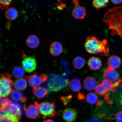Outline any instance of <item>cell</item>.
Here are the masks:
<instances>
[{
    "instance_id": "1",
    "label": "cell",
    "mask_w": 122,
    "mask_h": 122,
    "mask_svg": "<svg viewBox=\"0 0 122 122\" xmlns=\"http://www.w3.org/2000/svg\"><path fill=\"white\" fill-rule=\"evenodd\" d=\"M102 20L111 30L112 36L118 35L122 39V6L109 9L104 15Z\"/></svg>"
},
{
    "instance_id": "2",
    "label": "cell",
    "mask_w": 122,
    "mask_h": 122,
    "mask_svg": "<svg viewBox=\"0 0 122 122\" xmlns=\"http://www.w3.org/2000/svg\"><path fill=\"white\" fill-rule=\"evenodd\" d=\"M84 46L86 51L91 54L100 53L102 56H107L109 54L110 50L106 39L101 41L95 36H88Z\"/></svg>"
},
{
    "instance_id": "3",
    "label": "cell",
    "mask_w": 122,
    "mask_h": 122,
    "mask_svg": "<svg viewBox=\"0 0 122 122\" xmlns=\"http://www.w3.org/2000/svg\"><path fill=\"white\" fill-rule=\"evenodd\" d=\"M12 76L10 73L6 72L0 74V98L6 97L11 93L12 87L14 83L11 80Z\"/></svg>"
},
{
    "instance_id": "4",
    "label": "cell",
    "mask_w": 122,
    "mask_h": 122,
    "mask_svg": "<svg viewBox=\"0 0 122 122\" xmlns=\"http://www.w3.org/2000/svg\"><path fill=\"white\" fill-rule=\"evenodd\" d=\"M34 103L39 110V113L44 118L57 116V113L55 110L56 106L55 103L48 102L40 103L35 102Z\"/></svg>"
},
{
    "instance_id": "5",
    "label": "cell",
    "mask_w": 122,
    "mask_h": 122,
    "mask_svg": "<svg viewBox=\"0 0 122 122\" xmlns=\"http://www.w3.org/2000/svg\"><path fill=\"white\" fill-rule=\"evenodd\" d=\"M53 77L52 80L50 81L48 85L50 90L56 91L60 90L69 83L68 79H66L61 76L54 75Z\"/></svg>"
},
{
    "instance_id": "6",
    "label": "cell",
    "mask_w": 122,
    "mask_h": 122,
    "mask_svg": "<svg viewBox=\"0 0 122 122\" xmlns=\"http://www.w3.org/2000/svg\"><path fill=\"white\" fill-rule=\"evenodd\" d=\"M103 76L106 80L110 81L113 83L115 88L122 86L121 85L122 80L120 78L119 73L115 69L108 67L104 71Z\"/></svg>"
},
{
    "instance_id": "7",
    "label": "cell",
    "mask_w": 122,
    "mask_h": 122,
    "mask_svg": "<svg viewBox=\"0 0 122 122\" xmlns=\"http://www.w3.org/2000/svg\"><path fill=\"white\" fill-rule=\"evenodd\" d=\"M28 80L29 85L33 88L38 87L44 83L47 79V76L45 74L38 75L36 73L29 76H24Z\"/></svg>"
},
{
    "instance_id": "8",
    "label": "cell",
    "mask_w": 122,
    "mask_h": 122,
    "mask_svg": "<svg viewBox=\"0 0 122 122\" xmlns=\"http://www.w3.org/2000/svg\"><path fill=\"white\" fill-rule=\"evenodd\" d=\"M72 1L74 5L72 11L73 16L76 19H84L86 15V10L85 8L80 5L79 0H72Z\"/></svg>"
},
{
    "instance_id": "9",
    "label": "cell",
    "mask_w": 122,
    "mask_h": 122,
    "mask_svg": "<svg viewBox=\"0 0 122 122\" xmlns=\"http://www.w3.org/2000/svg\"><path fill=\"white\" fill-rule=\"evenodd\" d=\"M8 112L13 115L21 117L22 113V108L21 105L19 103L11 102L5 108L3 113Z\"/></svg>"
},
{
    "instance_id": "10",
    "label": "cell",
    "mask_w": 122,
    "mask_h": 122,
    "mask_svg": "<svg viewBox=\"0 0 122 122\" xmlns=\"http://www.w3.org/2000/svg\"><path fill=\"white\" fill-rule=\"evenodd\" d=\"M22 64L24 70L26 72L29 73L33 72L36 70L37 65L36 59L31 57L25 58L23 60Z\"/></svg>"
},
{
    "instance_id": "11",
    "label": "cell",
    "mask_w": 122,
    "mask_h": 122,
    "mask_svg": "<svg viewBox=\"0 0 122 122\" xmlns=\"http://www.w3.org/2000/svg\"><path fill=\"white\" fill-rule=\"evenodd\" d=\"M77 116V112L73 108L66 109L62 113V117L64 120L67 122H74L76 120Z\"/></svg>"
},
{
    "instance_id": "12",
    "label": "cell",
    "mask_w": 122,
    "mask_h": 122,
    "mask_svg": "<svg viewBox=\"0 0 122 122\" xmlns=\"http://www.w3.org/2000/svg\"><path fill=\"white\" fill-rule=\"evenodd\" d=\"M39 110L36 105H30L25 110V114L28 118L36 120L39 116Z\"/></svg>"
},
{
    "instance_id": "13",
    "label": "cell",
    "mask_w": 122,
    "mask_h": 122,
    "mask_svg": "<svg viewBox=\"0 0 122 122\" xmlns=\"http://www.w3.org/2000/svg\"><path fill=\"white\" fill-rule=\"evenodd\" d=\"M97 81L95 78L87 77L83 81V84L85 89L88 91L93 90L97 86Z\"/></svg>"
},
{
    "instance_id": "14",
    "label": "cell",
    "mask_w": 122,
    "mask_h": 122,
    "mask_svg": "<svg viewBox=\"0 0 122 122\" xmlns=\"http://www.w3.org/2000/svg\"><path fill=\"white\" fill-rule=\"evenodd\" d=\"M21 117L13 115L8 112L1 113L0 122H20Z\"/></svg>"
},
{
    "instance_id": "15",
    "label": "cell",
    "mask_w": 122,
    "mask_h": 122,
    "mask_svg": "<svg viewBox=\"0 0 122 122\" xmlns=\"http://www.w3.org/2000/svg\"><path fill=\"white\" fill-rule=\"evenodd\" d=\"M63 47L62 44L58 42H53L50 45V53L53 56L60 55L63 51Z\"/></svg>"
},
{
    "instance_id": "16",
    "label": "cell",
    "mask_w": 122,
    "mask_h": 122,
    "mask_svg": "<svg viewBox=\"0 0 122 122\" xmlns=\"http://www.w3.org/2000/svg\"><path fill=\"white\" fill-rule=\"evenodd\" d=\"M88 63L90 68L94 71H97L100 69L102 65V62L101 59L96 57L90 58L88 60Z\"/></svg>"
},
{
    "instance_id": "17",
    "label": "cell",
    "mask_w": 122,
    "mask_h": 122,
    "mask_svg": "<svg viewBox=\"0 0 122 122\" xmlns=\"http://www.w3.org/2000/svg\"><path fill=\"white\" fill-rule=\"evenodd\" d=\"M10 97L15 101L23 103H25L27 100V98L23 95L22 93L18 90L13 89L10 93Z\"/></svg>"
},
{
    "instance_id": "18",
    "label": "cell",
    "mask_w": 122,
    "mask_h": 122,
    "mask_svg": "<svg viewBox=\"0 0 122 122\" xmlns=\"http://www.w3.org/2000/svg\"><path fill=\"white\" fill-rule=\"evenodd\" d=\"M107 64L108 67L115 69L119 67L121 64L120 58L116 55L110 56L108 59Z\"/></svg>"
},
{
    "instance_id": "19",
    "label": "cell",
    "mask_w": 122,
    "mask_h": 122,
    "mask_svg": "<svg viewBox=\"0 0 122 122\" xmlns=\"http://www.w3.org/2000/svg\"><path fill=\"white\" fill-rule=\"evenodd\" d=\"M40 43L39 38L36 36L31 35L27 38L26 40L27 45L30 48H36L39 46Z\"/></svg>"
},
{
    "instance_id": "20",
    "label": "cell",
    "mask_w": 122,
    "mask_h": 122,
    "mask_svg": "<svg viewBox=\"0 0 122 122\" xmlns=\"http://www.w3.org/2000/svg\"><path fill=\"white\" fill-rule=\"evenodd\" d=\"M33 92L35 97L39 99H42L47 95L48 91L46 88L40 87L33 88Z\"/></svg>"
},
{
    "instance_id": "21",
    "label": "cell",
    "mask_w": 122,
    "mask_h": 122,
    "mask_svg": "<svg viewBox=\"0 0 122 122\" xmlns=\"http://www.w3.org/2000/svg\"><path fill=\"white\" fill-rule=\"evenodd\" d=\"M69 86L70 90L74 92H78L81 88L80 81L77 79H73L70 81L69 83Z\"/></svg>"
},
{
    "instance_id": "22",
    "label": "cell",
    "mask_w": 122,
    "mask_h": 122,
    "mask_svg": "<svg viewBox=\"0 0 122 122\" xmlns=\"http://www.w3.org/2000/svg\"><path fill=\"white\" fill-rule=\"evenodd\" d=\"M14 86V87L18 90L25 89L27 86V80L22 78L17 79L15 81Z\"/></svg>"
},
{
    "instance_id": "23",
    "label": "cell",
    "mask_w": 122,
    "mask_h": 122,
    "mask_svg": "<svg viewBox=\"0 0 122 122\" xmlns=\"http://www.w3.org/2000/svg\"><path fill=\"white\" fill-rule=\"evenodd\" d=\"M6 17L10 20L16 19L18 16V13L17 10L13 7L8 9L5 12Z\"/></svg>"
},
{
    "instance_id": "24",
    "label": "cell",
    "mask_w": 122,
    "mask_h": 122,
    "mask_svg": "<svg viewBox=\"0 0 122 122\" xmlns=\"http://www.w3.org/2000/svg\"><path fill=\"white\" fill-rule=\"evenodd\" d=\"M109 1V0H93L92 5L93 7L98 10L107 6Z\"/></svg>"
},
{
    "instance_id": "25",
    "label": "cell",
    "mask_w": 122,
    "mask_h": 122,
    "mask_svg": "<svg viewBox=\"0 0 122 122\" xmlns=\"http://www.w3.org/2000/svg\"><path fill=\"white\" fill-rule=\"evenodd\" d=\"M85 64V61L83 58L79 56L76 57L73 61V64L74 68L80 69L83 67Z\"/></svg>"
},
{
    "instance_id": "26",
    "label": "cell",
    "mask_w": 122,
    "mask_h": 122,
    "mask_svg": "<svg viewBox=\"0 0 122 122\" xmlns=\"http://www.w3.org/2000/svg\"><path fill=\"white\" fill-rule=\"evenodd\" d=\"M25 71L24 68L19 66H16L12 71V74L15 77L20 78L24 75Z\"/></svg>"
},
{
    "instance_id": "27",
    "label": "cell",
    "mask_w": 122,
    "mask_h": 122,
    "mask_svg": "<svg viewBox=\"0 0 122 122\" xmlns=\"http://www.w3.org/2000/svg\"><path fill=\"white\" fill-rule=\"evenodd\" d=\"M102 84L106 88L107 92H110V91L112 92H115V90L114 89L115 87L114 84L111 81L106 79L102 81Z\"/></svg>"
},
{
    "instance_id": "28",
    "label": "cell",
    "mask_w": 122,
    "mask_h": 122,
    "mask_svg": "<svg viewBox=\"0 0 122 122\" xmlns=\"http://www.w3.org/2000/svg\"><path fill=\"white\" fill-rule=\"evenodd\" d=\"M97 97L96 94L93 92L88 93L86 96V100L87 102L91 104H93L97 102Z\"/></svg>"
},
{
    "instance_id": "29",
    "label": "cell",
    "mask_w": 122,
    "mask_h": 122,
    "mask_svg": "<svg viewBox=\"0 0 122 122\" xmlns=\"http://www.w3.org/2000/svg\"><path fill=\"white\" fill-rule=\"evenodd\" d=\"M96 92L100 95H105L107 92L106 88L102 84H99L97 85L95 88Z\"/></svg>"
},
{
    "instance_id": "30",
    "label": "cell",
    "mask_w": 122,
    "mask_h": 122,
    "mask_svg": "<svg viewBox=\"0 0 122 122\" xmlns=\"http://www.w3.org/2000/svg\"><path fill=\"white\" fill-rule=\"evenodd\" d=\"M11 102L10 99L7 97H3L0 98L1 111L4 110L7 105Z\"/></svg>"
},
{
    "instance_id": "31",
    "label": "cell",
    "mask_w": 122,
    "mask_h": 122,
    "mask_svg": "<svg viewBox=\"0 0 122 122\" xmlns=\"http://www.w3.org/2000/svg\"><path fill=\"white\" fill-rule=\"evenodd\" d=\"M115 120L117 122H122V111H119L116 114Z\"/></svg>"
},
{
    "instance_id": "32",
    "label": "cell",
    "mask_w": 122,
    "mask_h": 122,
    "mask_svg": "<svg viewBox=\"0 0 122 122\" xmlns=\"http://www.w3.org/2000/svg\"><path fill=\"white\" fill-rule=\"evenodd\" d=\"M1 4L3 6H7L11 3L12 0H0Z\"/></svg>"
},
{
    "instance_id": "33",
    "label": "cell",
    "mask_w": 122,
    "mask_h": 122,
    "mask_svg": "<svg viewBox=\"0 0 122 122\" xmlns=\"http://www.w3.org/2000/svg\"><path fill=\"white\" fill-rule=\"evenodd\" d=\"M109 92H107L106 94H105V99L106 100L107 102L109 104H112V100H111L109 97Z\"/></svg>"
},
{
    "instance_id": "34",
    "label": "cell",
    "mask_w": 122,
    "mask_h": 122,
    "mask_svg": "<svg viewBox=\"0 0 122 122\" xmlns=\"http://www.w3.org/2000/svg\"><path fill=\"white\" fill-rule=\"evenodd\" d=\"M77 97L80 100H82V99L85 98V97L84 94L80 92L77 94Z\"/></svg>"
},
{
    "instance_id": "35",
    "label": "cell",
    "mask_w": 122,
    "mask_h": 122,
    "mask_svg": "<svg viewBox=\"0 0 122 122\" xmlns=\"http://www.w3.org/2000/svg\"><path fill=\"white\" fill-rule=\"evenodd\" d=\"M112 3L115 4H119L122 2V0H111Z\"/></svg>"
},
{
    "instance_id": "36",
    "label": "cell",
    "mask_w": 122,
    "mask_h": 122,
    "mask_svg": "<svg viewBox=\"0 0 122 122\" xmlns=\"http://www.w3.org/2000/svg\"><path fill=\"white\" fill-rule=\"evenodd\" d=\"M88 122H101L98 119L93 118L91 119Z\"/></svg>"
},
{
    "instance_id": "37",
    "label": "cell",
    "mask_w": 122,
    "mask_h": 122,
    "mask_svg": "<svg viewBox=\"0 0 122 122\" xmlns=\"http://www.w3.org/2000/svg\"><path fill=\"white\" fill-rule=\"evenodd\" d=\"M43 122H54L53 120L50 119H48L47 120H45Z\"/></svg>"
},
{
    "instance_id": "38",
    "label": "cell",
    "mask_w": 122,
    "mask_h": 122,
    "mask_svg": "<svg viewBox=\"0 0 122 122\" xmlns=\"http://www.w3.org/2000/svg\"><path fill=\"white\" fill-rule=\"evenodd\" d=\"M120 102L122 106V93L120 96Z\"/></svg>"
}]
</instances>
